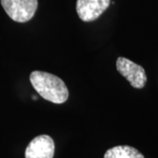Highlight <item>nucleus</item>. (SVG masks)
Masks as SVG:
<instances>
[{
  "label": "nucleus",
  "mask_w": 158,
  "mask_h": 158,
  "mask_svg": "<svg viewBox=\"0 0 158 158\" xmlns=\"http://www.w3.org/2000/svg\"><path fill=\"white\" fill-rule=\"evenodd\" d=\"M30 82L40 97L54 104H62L69 98L65 83L56 75L34 70L30 75Z\"/></svg>",
  "instance_id": "1"
},
{
  "label": "nucleus",
  "mask_w": 158,
  "mask_h": 158,
  "mask_svg": "<svg viewBox=\"0 0 158 158\" xmlns=\"http://www.w3.org/2000/svg\"><path fill=\"white\" fill-rule=\"evenodd\" d=\"M1 5L12 20L25 23L34 16L38 8V0H1Z\"/></svg>",
  "instance_id": "2"
},
{
  "label": "nucleus",
  "mask_w": 158,
  "mask_h": 158,
  "mask_svg": "<svg viewBox=\"0 0 158 158\" xmlns=\"http://www.w3.org/2000/svg\"><path fill=\"white\" fill-rule=\"evenodd\" d=\"M116 68L121 76H123L135 89H142L147 83L145 69L141 65L136 64L129 59L118 57L116 62Z\"/></svg>",
  "instance_id": "3"
},
{
  "label": "nucleus",
  "mask_w": 158,
  "mask_h": 158,
  "mask_svg": "<svg viewBox=\"0 0 158 158\" xmlns=\"http://www.w3.org/2000/svg\"><path fill=\"white\" fill-rule=\"evenodd\" d=\"M110 2L111 0H77V15L85 22L94 21L109 7Z\"/></svg>",
  "instance_id": "4"
},
{
  "label": "nucleus",
  "mask_w": 158,
  "mask_h": 158,
  "mask_svg": "<svg viewBox=\"0 0 158 158\" xmlns=\"http://www.w3.org/2000/svg\"><path fill=\"white\" fill-rule=\"evenodd\" d=\"M55 142L49 135H41L30 141L26 148V158H53Z\"/></svg>",
  "instance_id": "5"
},
{
  "label": "nucleus",
  "mask_w": 158,
  "mask_h": 158,
  "mask_svg": "<svg viewBox=\"0 0 158 158\" xmlns=\"http://www.w3.org/2000/svg\"><path fill=\"white\" fill-rule=\"evenodd\" d=\"M104 158H144V156L135 148L123 145L109 148Z\"/></svg>",
  "instance_id": "6"
}]
</instances>
